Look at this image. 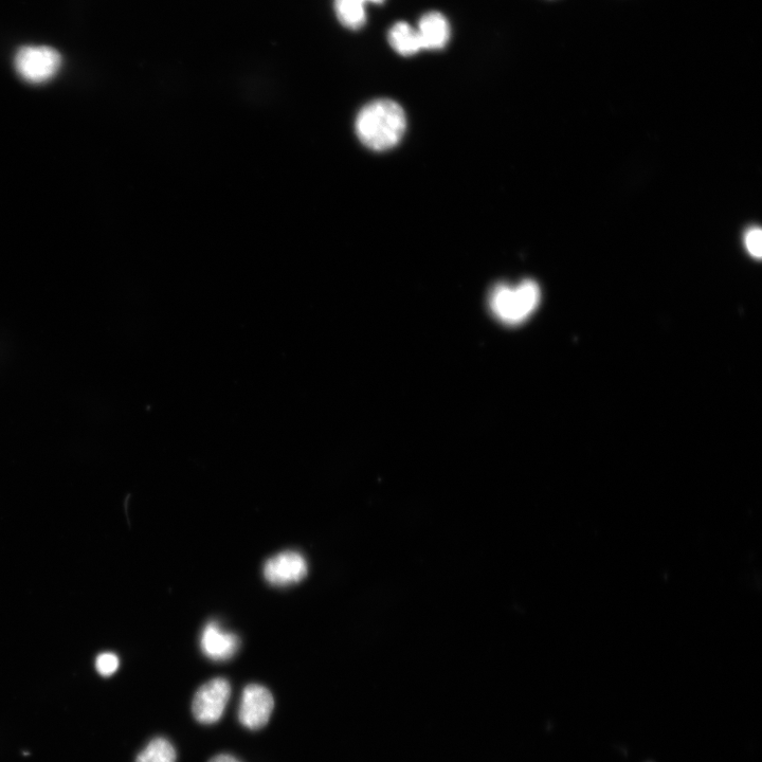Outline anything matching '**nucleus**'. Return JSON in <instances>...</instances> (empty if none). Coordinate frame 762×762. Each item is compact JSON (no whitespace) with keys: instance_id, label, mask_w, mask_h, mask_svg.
<instances>
[{"instance_id":"423d86ee","label":"nucleus","mask_w":762,"mask_h":762,"mask_svg":"<svg viewBox=\"0 0 762 762\" xmlns=\"http://www.w3.org/2000/svg\"><path fill=\"white\" fill-rule=\"evenodd\" d=\"M307 575V562L298 552L286 551L266 561L264 576L274 586L284 587L301 582Z\"/></svg>"},{"instance_id":"f257e3e1","label":"nucleus","mask_w":762,"mask_h":762,"mask_svg":"<svg viewBox=\"0 0 762 762\" xmlns=\"http://www.w3.org/2000/svg\"><path fill=\"white\" fill-rule=\"evenodd\" d=\"M407 126L401 105L388 99L367 104L357 116L356 133L359 140L373 151H387L403 138Z\"/></svg>"},{"instance_id":"f8f14e48","label":"nucleus","mask_w":762,"mask_h":762,"mask_svg":"<svg viewBox=\"0 0 762 762\" xmlns=\"http://www.w3.org/2000/svg\"><path fill=\"white\" fill-rule=\"evenodd\" d=\"M119 665V658L111 652L102 653L96 660V669L103 677L113 676Z\"/></svg>"},{"instance_id":"f03ea898","label":"nucleus","mask_w":762,"mask_h":762,"mask_svg":"<svg viewBox=\"0 0 762 762\" xmlns=\"http://www.w3.org/2000/svg\"><path fill=\"white\" fill-rule=\"evenodd\" d=\"M540 301L539 285L535 281L524 280L517 285L495 286L489 296V307L500 322L518 325L534 314Z\"/></svg>"},{"instance_id":"9d476101","label":"nucleus","mask_w":762,"mask_h":762,"mask_svg":"<svg viewBox=\"0 0 762 762\" xmlns=\"http://www.w3.org/2000/svg\"><path fill=\"white\" fill-rule=\"evenodd\" d=\"M389 44L403 57H413L423 50L419 33L406 22L393 25L388 34Z\"/></svg>"},{"instance_id":"39448f33","label":"nucleus","mask_w":762,"mask_h":762,"mask_svg":"<svg viewBox=\"0 0 762 762\" xmlns=\"http://www.w3.org/2000/svg\"><path fill=\"white\" fill-rule=\"evenodd\" d=\"M275 709L274 696L263 685L250 684L244 688L239 707V720L250 731L266 727Z\"/></svg>"},{"instance_id":"7ed1b4c3","label":"nucleus","mask_w":762,"mask_h":762,"mask_svg":"<svg viewBox=\"0 0 762 762\" xmlns=\"http://www.w3.org/2000/svg\"><path fill=\"white\" fill-rule=\"evenodd\" d=\"M62 59L60 53L50 47H23L15 57L17 74L33 84L51 80L58 74Z\"/></svg>"},{"instance_id":"6e6552de","label":"nucleus","mask_w":762,"mask_h":762,"mask_svg":"<svg viewBox=\"0 0 762 762\" xmlns=\"http://www.w3.org/2000/svg\"><path fill=\"white\" fill-rule=\"evenodd\" d=\"M423 50H442L450 40V25L440 12L432 11L421 17L416 28Z\"/></svg>"},{"instance_id":"ddd939ff","label":"nucleus","mask_w":762,"mask_h":762,"mask_svg":"<svg viewBox=\"0 0 762 762\" xmlns=\"http://www.w3.org/2000/svg\"><path fill=\"white\" fill-rule=\"evenodd\" d=\"M745 244L748 252L755 259H760L762 254V233L760 228L753 227L746 233Z\"/></svg>"},{"instance_id":"9b49d317","label":"nucleus","mask_w":762,"mask_h":762,"mask_svg":"<svg viewBox=\"0 0 762 762\" xmlns=\"http://www.w3.org/2000/svg\"><path fill=\"white\" fill-rule=\"evenodd\" d=\"M176 759L177 753L172 743L157 737L138 755L136 762H176Z\"/></svg>"},{"instance_id":"20e7f679","label":"nucleus","mask_w":762,"mask_h":762,"mask_svg":"<svg viewBox=\"0 0 762 762\" xmlns=\"http://www.w3.org/2000/svg\"><path fill=\"white\" fill-rule=\"evenodd\" d=\"M231 695L230 683L224 678L213 679L195 694L192 712L203 724H213L223 717Z\"/></svg>"},{"instance_id":"4468645a","label":"nucleus","mask_w":762,"mask_h":762,"mask_svg":"<svg viewBox=\"0 0 762 762\" xmlns=\"http://www.w3.org/2000/svg\"><path fill=\"white\" fill-rule=\"evenodd\" d=\"M209 762H241V761L232 755L221 754V755H217L213 757Z\"/></svg>"},{"instance_id":"0eeeda50","label":"nucleus","mask_w":762,"mask_h":762,"mask_svg":"<svg viewBox=\"0 0 762 762\" xmlns=\"http://www.w3.org/2000/svg\"><path fill=\"white\" fill-rule=\"evenodd\" d=\"M201 645L209 659L227 661L238 652L240 639L238 635L227 632L220 625L212 622L203 631Z\"/></svg>"},{"instance_id":"1a4fd4ad","label":"nucleus","mask_w":762,"mask_h":762,"mask_svg":"<svg viewBox=\"0 0 762 762\" xmlns=\"http://www.w3.org/2000/svg\"><path fill=\"white\" fill-rule=\"evenodd\" d=\"M386 0H335V12L340 24L351 30H359L367 23V4L381 5Z\"/></svg>"}]
</instances>
